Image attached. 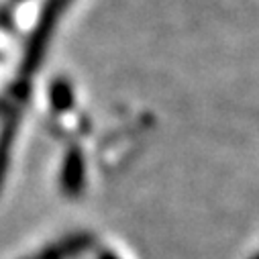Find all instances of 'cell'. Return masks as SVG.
<instances>
[{
    "mask_svg": "<svg viewBox=\"0 0 259 259\" xmlns=\"http://www.w3.org/2000/svg\"><path fill=\"white\" fill-rule=\"evenodd\" d=\"M257 259H259V255H257Z\"/></svg>",
    "mask_w": 259,
    "mask_h": 259,
    "instance_id": "cell-2",
    "label": "cell"
},
{
    "mask_svg": "<svg viewBox=\"0 0 259 259\" xmlns=\"http://www.w3.org/2000/svg\"><path fill=\"white\" fill-rule=\"evenodd\" d=\"M104 259H114V257H110V255H106V257H104Z\"/></svg>",
    "mask_w": 259,
    "mask_h": 259,
    "instance_id": "cell-1",
    "label": "cell"
}]
</instances>
